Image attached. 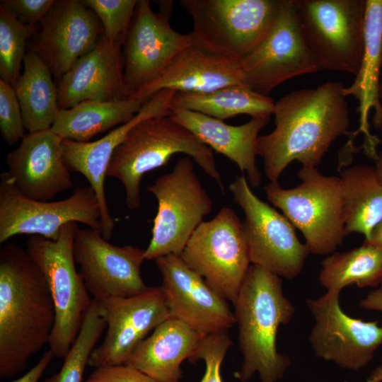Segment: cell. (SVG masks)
<instances>
[{
	"label": "cell",
	"mask_w": 382,
	"mask_h": 382,
	"mask_svg": "<svg viewBox=\"0 0 382 382\" xmlns=\"http://www.w3.org/2000/svg\"><path fill=\"white\" fill-rule=\"evenodd\" d=\"M162 276L170 318L204 335L228 331L236 323L227 301L189 268L180 256L155 260Z\"/></svg>",
	"instance_id": "cell-18"
},
{
	"label": "cell",
	"mask_w": 382,
	"mask_h": 382,
	"mask_svg": "<svg viewBox=\"0 0 382 382\" xmlns=\"http://www.w3.org/2000/svg\"><path fill=\"white\" fill-rule=\"evenodd\" d=\"M303 37L321 70L356 76L364 44L366 0H293Z\"/></svg>",
	"instance_id": "cell-8"
},
{
	"label": "cell",
	"mask_w": 382,
	"mask_h": 382,
	"mask_svg": "<svg viewBox=\"0 0 382 382\" xmlns=\"http://www.w3.org/2000/svg\"><path fill=\"white\" fill-rule=\"evenodd\" d=\"M53 357L50 349L46 351L33 367L12 382H38Z\"/></svg>",
	"instance_id": "cell-39"
},
{
	"label": "cell",
	"mask_w": 382,
	"mask_h": 382,
	"mask_svg": "<svg viewBox=\"0 0 382 382\" xmlns=\"http://www.w3.org/2000/svg\"><path fill=\"white\" fill-rule=\"evenodd\" d=\"M274 103L268 96L257 93L245 84H240L204 93L177 92L171 108L197 112L224 120L241 114L252 117H270Z\"/></svg>",
	"instance_id": "cell-30"
},
{
	"label": "cell",
	"mask_w": 382,
	"mask_h": 382,
	"mask_svg": "<svg viewBox=\"0 0 382 382\" xmlns=\"http://www.w3.org/2000/svg\"><path fill=\"white\" fill-rule=\"evenodd\" d=\"M180 257L211 288L233 303L251 265L242 223L227 207L200 224Z\"/></svg>",
	"instance_id": "cell-10"
},
{
	"label": "cell",
	"mask_w": 382,
	"mask_h": 382,
	"mask_svg": "<svg viewBox=\"0 0 382 382\" xmlns=\"http://www.w3.org/2000/svg\"><path fill=\"white\" fill-rule=\"evenodd\" d=\"M244 84L240 61L204 50L192 43L173 59L163 74L131 98L143 103L161 90L204 93Z\"/></svg>",
	"instance_id": "cell-23"
},
{
	"label": "cell",
	"mask_w": 382,
	"mask_h": 382,
	"mask_svg": "<svg viewBox=\"0 0 382 382\" xmlns=\"http://www.w3.org/2000/svg\"><path fill=\"white\" fill-rule=\"evenodd\" d=\"M97 302L108 329L88 361V366L95 369L125 364L148 333L170 318L161 286L149 287L137 296Z\"/></svg>",
	"instance_id": "cell-17"
},
{
	"label": "cell",
	"mask_w": 382,
	"mask_h": 382,
	"mask_svg": "<svg viewBox=\"0 0 382 382\" xmlns=\"http://www.w3.org/2000/svg\"><path fill=\"white\" fill-rule=\"evenodd\" d=\"M382 74V0H366L364 44L359 69L352 84L345 88L347 97L352 96L359 102L360 125L353 134H364V149L368 157L376 160L379 139L371 134L369 115L374 110L372 122L375 126L382 115L379 95Z\"/></svg>",
	"instance_id": "cell-25"
},
{
	"label": "cell",
	"mask_w": 382,
	"mask_h": 382,
	"mask_svg": "<svg viewBox=\"0 0 382 382\" xmlns=\"http://www.w3.org/2000/svg\"><path fill=\"white\" fill-rule=\"evenodd\" d=\"M56 319L46 279L24 250L9 242L0 250V377L24 370L48 344Z\"/></svg>",
	"instance_id": "cell-2"
},
{
	"label": "cell",
	"mask_w": 382,
	"mask_h": 382,
	"mask_svg": "<svg viewBox=\"0 0 382 382\" xmlns=\"http://www.w3.org/2000/svg\"><path fill=\"white\" fill-rule=\"evenodd\" d=\"M57 88L60 110L85 100L127 98L122 46L110 42L103 33L96 46L62 76Z\"/></svg>",
	"instance_id": "cell-22"
},
{
	"label": "cell",
	"mask_w": 382,
	"mask_h": 382,
	"mask_svg": "<svg viewBox=\"0 0 382 382\" xmlns=\"http://www.w3.org/2000/svg\"><path fill=\"white\" fill-rule=\"evenodd\" d=\"M143 104L131 98L85 100L71 108L59 109L51 130L63 139L88 142L96 135L129 121Z\"/></svg>",
	"instance_id": "cell-27"
},
{
	"label": "cell",
	"mask_w": 382,
	"mask_h": 382,
	"mask_svg": "<svg viewBox=\"0 0 382 382\" xmlns=\"http://www.w3.org/2000/svg\"><path fill=\"white\" fill-rule=\"evenodd\" d=\"M13 88L28 133L51 129L59 110L58 88L45 62L29 50Z\"/></svg>",
	"instance_id": "cell-28"
},
{
	"label": "cell",
	"mask_w": 382,
	"mask_h": 382,
	"mask_svg": "<svg viewBox=\"0 0 382 382\" xmlns=\"http://www.w3.org/2000/svg\"><path fill=\"white\" fill-rule=\"evenodd\" d=\"M345 86L326 81L290 92L274 103V129L257 139V155L270 182H278L294 161L317 168L332 143L349 134V109Z\"/></svg>",
	"instance_id": "cell-1"
},
{
	"label": "cell",
	"mask_w": 382,
	"mask_h": 382,
	"mask_svg": "<svg viewBox=\"0 0 382 382\" xmlns=\"http://www.w3.org/2000/svg\"><path fill=\"white\" fill-rule=\"evenodd\" d=\"M342 186L345 231L370 238L382 219V180L376 168L356 165L344 169L340 176Z\"/></svg>",
	"instance_id": "cell-29"
},
{
	"label": "cell",
	"mask_w": 382,
	"mask_h": 382,
	"mask_svg": "<svg viewBox=\"0 0 382 382\" xmlns=\"http://www.w3.org/2000/svg\"><path fill=\"white\" fill-rule=\"evenodd\" d=\"M204 336L170 318L138 345L125 364L160 382L179 381L182 362L192 357Z\"/></svg>",
	"instance_id": "cell-26"
},
{
	"label": "cell",
	"mask_w": 382,
	"mask_h": 382,
	"mask_svg": "<svg viewBox=\"0 0 382 382\" xmlns=\"http://www.w3.org/2000/svg\"><path fill=\"white\" fill-rule=\"evenodd\" d=\"M318 279L326 291H341L354 284L376 288L382 280V251L363 243L347 251L334 252L321 262Z\"/></svg>",
	"instance_id": "cell-31"
},
{
	"label": "cell",
	"mask_w": 382,
	"mask_h": 382,
	"mask_svg": "<svg viewBox=\"0 0 382 382\" xmlns=\"http://www.w3.org/2000/svg\"><path fill=\"white\" fill-rule=\"evenodd\" d=\"M146 190L157 199L158 209L145 260L171 254L180 256L212 207L192 160L187 156L180 158L171 172L159 177Z\"/></svg>",
	"instance_id": "cell-9"
},
{
	"label": "cell",
	"mask_w": 382,
	"mask_h": 382,
	"mask_svg": "<svg viewBox=\"0 0 382 382\" xmlns=\"http://www.w3.org/2000/svg\"><path fill=\"white\" fill-rule=\"evenodd\" d=\"M381 284H382V280H381ZM381 284H380V285H381Z\"/></svg>",
	"instance_id": "cell-46"
},
{
	"label": "cell",
	"mask_w": 382,
	"mask_h": 382,
	"mask_svg": "<svg viewBox=\"0 0 382 382\" xmlns=\"http://www.w3.org/2000/svg\"><path fill=\"white\" fill-rule=\"evenodd\" d=\"M145 250L131 245H115L100 231L79 228L74 255L79 274L89 294L97 301L141 294L149 286L144 282L141 267Z\"/></svg>",
	"instance_id": "cell-16"
},
{
	"label": "cell",
	"mask_w": 382,
	"mask_h": 382,
	"mask_svg": "<svg viewBox=\"0 0 382 382\" xmlns=\"http://www.w3.org/2000/svg\"><path fill=\"white\" fill-rule=\"evenodd\" d=\"M176 93L170 89L158 91L143 104L141 110L129 121L98 140L78 142L64 139L62 141L66 166L70 171L83 175L96 194L101 212V233L107 241L111 238L115 226L105 191V180L112 154L138 123L149 118L170 115L171 103Z\"/></svg>",
	"instance_id": "cell-20"
},
{
	"label": "cell",
	"mask_w": 382,
	"mask_h": 382,
	"mask_svg": "<svg viewBox=\"0 0 382 382\" xmlns=\"http://www.w3.org/2000/svg\"><path fill=\"white\" fill-rule=\"evenodd\" d=\"M0 131L4 141L12 146L25 137L23 115L12 86L0 79Z\"/></svg>",
	"instance_id": "cell-36"
},
{
	"label": "cell",
	"mask_w": 382,
	"mask_h": 382,
	"mask_svg": "<svg viewBox=\"0 0 382 382\" xmlns=\"http://www.w3.org/2000/svg\"><path fill=\"white\" fill-rule=\"evenodd\" d=\"M39 30L40 25H25L0 6V76L13 87L21 74L27 41Z\"/></svg>",
	"instance_id": "cell-33"
},
{
	"label": "cell",
	"mask_w": 382,
	"mask_h": 382,
	"mask_svg": "<svg viewBox=\"0 0 382 382\" xmlns=\"http://www.w3.org/2000/svg\"><path fill=\"white\" fill-rule=\"evenodd\" d=\"M232 341L228 331L205 335L199 342L190 362L200 359L205 364V372L200 382H222L221 366Z\"/></svg>",
	"instance_id": "cell-35"
},
{
	"label": "cell",
	"mask_w": 382,
	"mask_h": 382,
	"mask_svg": "<svg viewBox=\"0 0 382 382\" xmlns=\"http://www.w3.org/2000/svg\"><path fill=\"white\" fill-rule=\"evenodd\" d=\"M192 17V44L241 61L265 37L282 0H180Z\"/></svg>",
	"instance_id": "cell-6"
},
{
	"label": "cell",
	"mask_w": 382,
	"mask_h": 382,
	"mask_svg": "<svg viewBox=\"0 0 382 382\" xmlns=\"http://www.w3.org/2000/svg\"><path fill=\"white\" fill-rule=\"evenodd\" d=\"M366 382H382V359L381 364L371 373Z\"/></svg>",
	"instance_id": "cell-42"
},
{
	"label": "cell",
	"mask_w": 382,
	"mask_h": 382,
	"mask_svg": "<svg viewBox=\"0 0 382 382\" xmlns=\"http://www.w3.org/2000/svg\"><path fill=\"white\" fill-rule=\"evenodd\" d=\"M170 117L202 143L235 163L247 175L252 187L261 184V174L256 164L260 132L268 125L270 117H252L238 126L208 115L178 108H170Z\"/></svg>",
	"instance_id": "cell-24"
},
{
	"label": "cell",
	"mask_w": 382,
	"mask_h": 382,
	"mask_svg": "<svg viewBox=\"0 0 382 382\" xmlns=\"http://www.w3.org/2000/svg\"><path fill=\"white\" fill-rule=\"evenodd\" d=\"M63 140L51 129L30 132L8 154L6 172L23 196L50 201L73 187L64 161Z\"/></svg>",
	"instance_id": "cell-21"
},
{
	"label": "cell",
	"mask_w": 382,
	"mask_h": 382,
	"mask_svg": "<svg viewBox=\"0 0 382 382\" xmlns=\"http://www.w3.org/2000/svg\"><path fill=\"white\" fill-rule=\"evenodd\" d=\"M103 33L97 18L79 0H59L40 23L30 50L47 65L59 82Z\"/></svg>",
	"instance_id": "cell-19"
},
{
	"label": "cell",
	"mask_w": 382,
	"mask_h": 382,
	"mask_svg": "<svg viewBox=\"0 0 382 382\" xmlns=\"http://www.w3.org/2000/svg\"><path fill=\"white\" fill-rule=\"evenodd\" d=\"M381 107H382V98H381ZM374 127L376 129H378L382 133V115L378 122Z\"/></svg>",
	"instance_id": "cell-44"
},
{
	"label": "cell",
	"mask_w": 382,
	"mask_h": 382,
	"mask_svg": "<svg viewBox=\"0 0 382 382\" xmlns=\"http://www.w3.org/2000/svg\"><path fill=\"white\" fill-rule=\"evenodd\" d=\"M359 305L361 308L366 310L379 311L382 316V284L369 291L364 298L360 299Z\"/></svg>",
	"instance_id": "cell-40"
},
{
	"label": "cell",
	"mask_w": 382,
	"mask_h": 382,
	"mask_svg": "<svg viewBox=\"0 0 382 382\" xmlns=\"http://www.w3.org/2000/svg\"><path fill=\"white\" fill-rule=\"evenodd\" d=\"M155 13L149 0H137L122 45L124 80L127 98L156 81L173 59L192 45L190 34L172 28V1H157Z\"/></svg>",
	"instance_id": "cell-13"
},
{
	"label": "cell",
	"mask_w": 382,
	"mask_h": 382,
	"mask_svg": "<svg viewBox=\"0 0 382 382\" xmlns=\"http://www.w3.org/2000/svg\"><path fill=\"white\" fill-rule=\"evenodd\" d=\"M101 21L103 35L111 42L123 45L137 0H83Z\"/></svg>",
	"instance_id": "cell-34"
},
{
	"label": "cell",
	"mask_w": 382,
	"mask_h": 382,
	"mask_svg": "<svg viewBox=\"0 0 382 382\" xmlns=\"http://www.w3.org/2000/svg\"><path fill=\"white\" fill-rule=\"evenodd\" d=\"M240 62L244 84L265 96L289 79L321 71L303 37L293 0H282L265 37Z\"/></svg>",
	"instance_id": "cell-15"
},
{
	"label": "cell",
	"mask_w": 382,
	"mask_h": 382,
	"mask_svg": "<svg viewBox=\"0 0 382 382\" xmlns=\"http://www.w3.org/2000/svg\"><path fill=\"white\" fill-rule=\"evenodd\" d=\"M374 162L378 174L382 180V150L378 152L377 158Z\"/></svg>",
	"instance_id": "cell-43"
},
{
	"label": "cell",
	"mask_w": 382,
	"mask_h": 382,
	"mask_svg": "<svg viewBox=\"0 0 382 382\" xmlns=\"http://www.w3.org/2000/svg\"><path fill=\"white\" fill-rule=\"evenodd\" d=\"M71 222L102 232L99 203L90 185L78 187L62 200L37 201L23 196L7 172L1 173L0 243L19 234L57 240L63 226Z\"/></svg>",
	"instance_id": "cell-12"
},
{
	"label": "cell",
	"mask_w": 382,
	"mask_h": 382,
	"mask_svg": "<svg viewBox=\"0 0 382 382\" xmlns=\"http://www.w3.org/2000/svg\"><path fill=\"white\" fill-rule=\"evenodd\" d=\"M379 95H380V98H382V74H381V80H380Z\"/></svg>",
	"instance_id": "cell-45"
},
{
	"label": "cell",
	"mask_w": 382,
	"mask_h": 382,
	"mask_svg": "<svg viewBox=\"0 0 382 382\" xmlns=\"http://www.w3.org/2000/svg\"><path fill=\"white\" fill-rule=\"evenodd\" d=\"M340 295V291H326L306 299L315 320L308 340L317 357L357 371L371 361L382 345V323L347 315L341 308Z\"/></svg>",
	"instance_id": "cell-14"
},
{
	"label": "cell",
	"mask_w": 382,
	"mask_h": 382,
	"mask_svg": "<svg viewBox=\"0 0 382 382\" xmlns=\"http://www.w3.org/2000/svg\"><path fill=\"white\" fill-rule=\"evenodd\" d=\"M234 202L243 211L242 231L251 265L286 279L296 277L310 253L299 240L295 227L284 215L257 197L244 175L228 186Z\"/></svg>",
	"instance_id": "cell-11"
},
{
	"label": "cell",
	"mask_w": 382,
	"mask_h": 382,
	"mask_svg": "<svg viewBox=\"0 0 382 382\" xmlns=\"http://www.w3.org/2000/svg\"><path fill=\"white\" fill-rule=\"evenodd\" d=\"M86 382H160L125 364L95 369ZM179 382V381H173Z\"/></svg>",
	"instance_id": "cell-38"
},
{
	"label": "cell",
	"mask_w": 382,
	"mask_h": 382,
	"mask_svg": "<svg viewBox=\"0 0 382 382\" xmlns=\"http://www.w3.org/2000/svg\"><path fill=\"white\" fill-rule=\"evenodd\" d=\"M298 175L301 183L293 188L265 185L267 199L302 233L311 253L331 254L346 236L341 179L317 168L302 167Z\"/></svg>",
	"instance_id": "cell-5"
},
{
	"label": "cell",
	"mask_w": 382,
	"mask_h": 382,
	"mask_svg": "<svg viewBox=\"0 0 382 382\" xmlns=\"http://www.w3.org/2000/svg\"><path fill=\"white\" fill-rule=\"evenodd\" d=\"M56 3L54 0H3L0 6L25 25H39Z\"/></svg>",
	"instance_id": "cell-37"
},
{
	"label": "cell",
	"mask_w": 382,
	"mask_h": 382,
	"mask_svg": "<svg viewBox=\"0 0 382 382\" xmlns=\"http://www.w3.org/2000/svg\"><path fill=\"white\" fill-rule=\"evenodd\" d=\"M78 223L66 224L57 240L30 236L26 250L42 272L54 301L56 319L49 341L54 357L64 358L74 342L93 299L76 271L74 243Z\"/></svg>",
	"instance_id": "cell-7"
},
{
	"label": "cell",
	"mask_w": 382,
	"mask_h": 382,
	"mask_svg": "<svg viewBox=\"0 0 382 382\" xmlns=\"http://www.w3.org/2000/svg\"><path fill=\"white\" fill-rule=\"evenodd\" d=\"M233 305L243 355L235 377L247 382L257 373L261 382H277L291 363L289 357L277 350L278 329L287 325L295 313L294 304L284 295L281 277L250 265Z\"/></svg>",
	"instance_id": "cell-3"
},
{
	"label": "cell",
	"mask_w": 382,
	"mask_h": 382,
	"mask_svg": "<svg viewBox=\"0 0 382 382\" xmlns=\"http://www.w3.org/2000/svg\"><path fill=\"white\" fill-rule=\"evenodd\" d=\"M106 327L98 302L93 299L77 337L64 357L61 369L42 382H82L91 354Z\"/></svg>",
	"instance_id": "cell-32"
},
{
	"label": "cell",
	"mask_w": 382,
	"mask_h": 382,
	"mask_svg": "<svg viewBox=\"0 0 382 382\" xmlns=\"http://www.w3.org/2000/svg\"><path fill=\"white\" fill-rule=\"evenodd\" d=\"M180 153L191 157L224 194L212 150L170 115L149 118L134 126L115 149L107 177L116 178L122 184L127 208L136 209L141 205L143 176Z\"/></svg>",
	"instance_id": "cell-4"
},
{
	"label": "cell",
	"mask_w": 382,
	"mask_h": 382,
	"mask_svg": "<svg viewBox=\"0 0 382 382\" xmlns=\"http://www.w3.org/2000/svg\"><path fill=\"white\" fill-rule=\"evenodd\" d=\"M364 243L371 245L382 251V219L372 230L370 238L364 240Z\"/></svg>",
	"instance_id": "cell-41"
}]
</instances>
